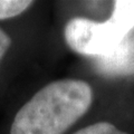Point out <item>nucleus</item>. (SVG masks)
I'll return each instance as SVG.
<instances>
[{
    "mask_svg": "<svg viewBox=\"0 0 134 134\" xmlns=\"http://www.w3.org/2000/svg\"><path fill=\"white\" fill-rule=\"evenodd\" d=\"M92 100L88 83L74 78L53 82L17 112L10 134H63L88 111Z\"/></svg>",
    "mask_w": 134,
    "mask_h": 134,
    "instance_id": "f257e3e1",
    "label": "nucleus"
},
{
    "mask_svg": "<svg viewBox=\"0 0 134 134\" xmlns=\"http://www.w3.org/2000/svg\"><path fill=\"white\" fill-rule=\"evenodd\" d=\"M134 30V0H117L111 17L103 23L73 18L67 23L64 36L67 45L81 55L102 57L111 53Z\"/></svg>",
    "mask_w": 134,
    "mask_h": 134,
    "instance_id": "f03ea898",
    "label": "nucleus"
},
{
    "mask_svg": "<svg viewBox=\"0 0 134 134\" xmlns=\"http://www.w3.org/2000/svg\"><path fill=\"white\" fill-rule=\"evenodd\" d=\"M97 72L107 76L134 74V34L125 37L107 55L95 58Z\"/></svg>",
    "mask_w": 134,
    "mask_h": 134,
    "instance_id": "7ed1b4c3",
    "label": "nucleus"
},
{
    "mask_svg": "<svg viewBox=\"0 0 134 134\" xmlns=\"http://www.w3.org/2000/svg\"><path fill=\"white\" fill-rule=\"evenodd\" d=\"M31 5L27 0H0V20L19 16Z\"/></svg>",
    "mask_w": 134,
    "mask_h": 134,
    "instance_id": "20e7f679",
    "label": "nucleus"
},
{
    "mask_svg": "<svg viewBox=\"0 0 134 134\" xmlns=\"http://www.w3.org/2000/svg\"><path fill=\"white\" fill-rule=\"evenodd\" d=\"M73 134H127V133L120 131L112 123L97 122L78 130L77 132H75Z\"/></svg>",
    "mask_w": 134,
    "mask_h": 134,
    "instance_id": "39448f33",
    "label": "nucleus"
},
{
    "mask_svg": "<svg viewBox=\"0 0 134 134\" xmlns=\"http://www.w3.org/2000/svg\"><path fill=\"white\" fill-rule=\"evenodd\" d=\"M11 45V38L8 36L6 31H3V29L0 28V62H1L2 57L5 56L7 50L9 49Z\"/></svg>",
    "mask_w": 134,
    "mask_h": 134,
    "instance_id": "423d86ee",
    "label": "nucleus"
}]
</instances>
